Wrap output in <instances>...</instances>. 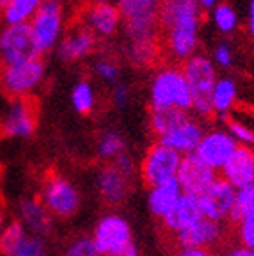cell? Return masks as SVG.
I'll return each instance as SVG.
<instances>
[{
	"label": "cell",
	"mask_w": 254,
	"mask_h": 256,
	"mask_svg": "<svg viewBox=\"0 0 254 256\" xmlns=\"http://www.w3.org/2000/svg\"><path fill=\"white\" fill-rule=\"evenodd\" d=\"M94 246L104 256H137L130 228L120 217H105L100 220L94 233Z\"/></svg>",
	"instance_id": "cell-7"
},
{
	"label": "cell",
	"mask_w": 254,
	"mask_h": 256,
	"mask_svg": "<svg viewBox=\"0 0 254 256\" xmlns=\"http://www.w3.org/2000/svg\"><path fill=\"white\" fill-rule=\"evenodd\" d=\"M201 9L198 0H162L160 4L158 28L162 52L176 62H185L194 57Z\"/></svg>",
	"instance_id": "cell-1"
},
{
	"label": "cell",
	"mask_w": 254,
	"mask_h": 256,
	"mask_svg": "<svg viewBox=\"0 0 254 256\" xmlns=\"http://www.w3.org/2000/svg\"><path fill=\"white\" fill-rule=\"evenodd\" d=\"M155 108H192V98L182 68L166 66L160 70L151 84V110Z\"/></svg>",
	"instance_id": "cell-3"
},
{
	"label": "cell",
	"mask_w": 254,
	"mask_h": 256,
	"mask_svg": "<svg viewBox=\"0 0 254 256\" xmlns=\"http://www.w3.org/2000/svg\"><path fill=\"white\" fill-rule=\"evenodd\" d=\"M98 182L100 192L108 204H120L123 198L126 196V176L118 171L116 166H107L105 169H102Z\"/></svg>",
	"instance_id": "cell-21"
},
{
	"label": "cell",
	"mask_w": 254,
	"mask_h": 256,
	"mask_svg": "<svg viewBox=\"0 0 254 256\" xmlns=\"http://www.w3.org/2000/svg\"><path fill=\"white\" fill-rule=\"evenodd\" d=\"M199 4H201V8L204 9H212L215 6V0H198Z\"/></svg>",
	"instance_id": "cell-44"
},
{
	"label": "cell",
	"mask_w": 254,
	"mask_h": 256,
	"mask_svg": "<svg viewBox=\"0 0 254 256\" xmlns=\"http://www.w3.org/2000/svg\"><path fill=\"white\" fill-rule=\"evenodd\" d=\"M92 2H105V0H92Z\"/></svg>",
	"instance_id": "cell-47"
},
{
	"label": "cell",
	"mask_w": 254,
	"mask_h": 256,
	"mask_svg": "<svg viewBox=\"0 0 254 256\" xmlns=\"http://www.w3.org/2000/svg\"><path fill=\"white\" fill-rule=\"evenodd\" d=\"M180 190H182V187H180V184H178V178L153 188V192H151V196H150L151 212L164 219V217L176 206V203H178L180 198H182V192Z\"/></svg>",
	"instance_id": "cell-22"
},
{
	"label": "cell",
	"mask_w": 254,
	"mask_h": 256,
	"mask_svg": "<svg viewBox=\"0 0 254 256\" xmlns=\"http://www.w3.org/2000/svg\"><path fill=\"white\" fill-rule=\"evenodd\" d=\"M25 242L24 238V228H22L20 222H12L8 230H6L2 235H0V251L4 254L11 256L14 254L20 246Z\"/></svg>",
	"instance_id": "cell-29"
},
{
	"label": "cell",
	"mask_w": 254,
	"mask_h": 256,
	"mask_svg": "<svg viewBox=\"0 0 254 256\" xmlns=\"http://www.w3.org/2000/svg\"><path fill=\"white\" fill-rule=\"evenodd\" d=\"M230 256H254V251H250V249H236V251H233Z\"/></svg>",
	"instance_id": "cell-43"
},
{
	"label": "cell",
	"mask_w": 254,
	"mask_h": 256,
	"mask_svg": "<svg viewBox=\"0 0 254 256\" xmlns=\"http://www.w3.org/2000/svg\"><path fill=\"white\" fill-rule=\"evenodd\" d=\"M188 118L187 112L180 108H155L151 110V130L156 137H162Z\"/></svg>",
	"instance_id": "cell-24"
},
{
	"label": "cell",
	"mask_w": 254,
	"mask_h": 256,
	"mask_svg": "<svg viewBox=\"0 0 254 256\" xmlns=\"http://www.w3.org/2000/svg\"><path fill=\"white\" fill-rule=\"evenodd\" d=\"M0 226H2V214H0Z\"/></svg>",
	"instance_id": "cell-46"
},
{
	"label": "cell",
	"mask_w": 254,
	"mask_h": 256,
	"mask_svg": "<svg viewBox=\"0 0 254 256\" xmlns=\"http://www.w3.org/2000/svg\"><path fill=\"white\" fill-rule=\"evenodd\" d=\"M176 178L185 194L199 196L215 180V169L204 164L196 153H188L182 158Z\"/></svg>",
	"instance_id": "cell-11"
},
{
	"label": "cell",
	"mask_w": 254,
	"mask_h": 256,
	"mask_svg": "<svg viewBox=\"0 0 254 256\" xmlns=\"http://www.w3.org/2000/svg\"><path fill=\"white\" fill-rule=\"evenodd\" d=\"M224 180L231 187L244 188L254 184V152L247 146H236L222 168Z\"/></svg>",
	"instance_id": "cell-16"
},
{
	"label": "cell",
	"mask_w": 254,
	"mask_h": 256,
	"mask_svg": "<svg viewBox=\"0 0 254 256\" xmlns=\"http://www.w3.org/2000/svg\"><path fill=\"white\" fill-rule=\"evenodd\" d=\"M228 124H230V130L233 134V139H238L242 142H254L252 126H249V124L240 120H233V118H228Z\"/></svg>",
	"instance_id": "cell-33"
},
{
	"label": "cell",
	"mask_w": 254,
	"mask_h": 256,
	"mask_svg": "<svg viewBox=\"0 0 254 256\" xmlns=\"http://www.w3.org/2000/svg\"><path fill=\"white\" fill-rule=\"evenodd\" d=\"M114 166L118 168V171L123 172L126 178L132 174V160L128 158V155H123V153H121L120 156H116V164Z\"/></svg>",
	"instance_id": "cell-39"
},
{
	"label": "cell",
	"mask_w": 254,
	"mask_h": 256,
	"mask_svg": "<svg viewBox=\"0 0 254 256\" xmlns=\"http://www.w3.org/2000/svg\"><path fill=\"white\" fill-rule=\"evenodd\" d=\"M44 206L59 217H70L78 210V194L72 184H68L59 174H50L44 182L43 190Z\"/></svg>",
	"instance_id": "cell-10"
},
{
	"label": "cell",
	"mask_w": 254,
	"mask_h": 256,
	"mask_svg": "<svg viewBox=\"0 0 254 256\" xmlns=\"http://www.w3.org/2000/svg\"><path fill=\"white\" fill-rule=\"evenodd\" d=\"M234 150H236V140L233 139V136H228L224 132H212L202 137L194 153L204 164L215 169L224 168Z\"/></svg>",
	"instance_id": "cell-15"
},
{
	"label": "cell",
	"mask_w": 254,
	"mask_h": 256,
	"mask_svg": "<svg viewBox=\"0 0 254 256\" xmlns=\"http://www.w3.org/2000/svg\"><path fill=\"white\" fill-rule=\"evenodd\" d=\"M62 25L64 18L60 2L59 0H44L36 14L32 16V20L28 22V27H30L40 54L48 52L56 46L60 38V32H62Z\"/></svg>",
	"instance_id": "cell-6"
},
{
	"label": "cell",
	"mask_w": 254,
	"mask_h": 256,
	"mask_svg": "<svg viewBox=\"0 0 254 256\" xmlns=\"http://www.w3.org/2000/svg\"><path fill=\"white\" fill-rule=\"evenodd\" d=\"M250 210H254V184L240 188V192L234 196V203L230 216L234 222H240Z\"/></svg>",
	"instance_id": "cell-28"
},
{
	"label": "cell",
	"mask_w": 254,
	"mask_h": 256,
	"mask_svg": "<svg viewBox=\"0 0 254 256\" xmlns=\"http://www.w3.org/2000/svg\"><path fill=\"white\" fill-rule=\"evenodd\" d=\"M94 68H96V73H98L104 80H108V82L116 80L118 78V75H120V68H118L112 60H107V59L98 60Z\"/></svg>",
	"instance_id": "cell-36"
},
{
	"label": "cell",
	"mask_w": 254,
	"mask_h": 256,
	"mask_svg": "<svg viewBox=\"0 0 254 256\" xmlns=\"http://www.w3.org/2000/svg\"><path fill=\"white\" fill-rule=\"evenodd\" d=\"M68 256H98V249H96L94 242L89 238H78L75 244L70 248Z\"/></svg>",
	"instance_id": "cell-35"
},
{
	"label": "cell",
	"mask_w": 254,
	"mask_h": 256,
	"mask_svg": "<svg viewBox=\"0 0 254 256\" xmlns=\"http://www.w3.org/2000/svg\"><path fill=\"white\" fill-rule=\"evenodd\" d=\"M234 190L224 178H215L206 190L199 194V204H201L204 219L218 220L231 212L234 203Z\"/></svg>",
	"instance_id": "cell-13"
},
{
	"label": "cell",
	"mask_w": 254,
	"mask_h": 256,
	"mask_svg": "<svg viewBox=\"0 0 254 256\" xmlns=\"http://www.w3.org/2000/svg\"><path fill=\"white\" fill-rule=\"evenodd\" d=\"M249 32L250 36L254 38V0H250L249 6Z\"/></svg>",
	"instance_id": "cell-42"
},
{
	"label": "cell",
	"mask_w": 254,
	"mask_h": 256,
	"mask_svg": "<svg viewBox=\"0 0 254 256\" xmlns=\"http://www.w3.org/2000/svg\"><path fill=\"white\" fill-rule=\"evenodd\" d=\"M43 2L44 0H9V4L2 11L4 20L8 22V25L28 24Z\"/></svg>",
	"instance_id": "cell-25"
},
{
	"label": "cell",
	"mask_w": 254,
	"mask_h": 256,
	"mask_svg": "<svg viewBox=\"0 0 254 256\" xmlns=\"http://www.w3.org/2000/svg\"><path fill=\"white\" fill-rule=\"evenodd\" d=\"M202 128L198 121H194L192 118L185 120L183 123H180L178 126H174L171 132H167L166 136L158 137V142L167 146V148L174 150L180 155L185 153H194L198 150L199 142L202 140Z\"/></svg>",
	"instance_id": "cell-17"
},
{
	"label": "cell",
	"mask_w": 254,
	"mask_h": 256,
	"mask_svg": "<svg viewBox=\"0 0 254 256\" xmlns=\"http://www.w3.org/2000/svg\"><path fill=\"white\" fill-rule=\"evenodd\" d=\"M38 124V105L30 96L14 98L8 116L2 123V130L6 136L27 137L36 130Z\"/></svg>",
	"instance_id": "cell-12"
},
{
	"label": "cell",
	"mask_w": 254,
	"mask_h": 256,
	"mask_svg": "<svg viewBox=\"0 0 254 256\" xmlns=\"http://www.w3.org/2000/svg\"><path fill=\"white\" fill-rule=\"evenodd\" d=\"M94 46V34L84 25H80V27H75L72 32H68L66 36L62 38V41L59 44V56L62 60L75 62V60L86 59L88 56H91Z\"/></svg>",
	"instance_id": "cell-20"
},
{
	"label": "cell",
	"mask_w": 254,
	"mask_h": 256,
	"mask_svg": "<svg viewBox=\"0 0 254 256\" xmlns=\"http://www.w3.org/2000/svg\"><path fill=\"white\" fill-rule=\"evenodd\" d=\"M162 54L160 36L142 38V40H130L128 57L135 66H153Z\"/></svg>",
	"instance_id": "cell-23"
},
{
	"label": "cell",
	"mask_w": 254,
	"mask_h": 256,
	"mask_svg": "<svg viewBox=\"0 0 254 256\" xmlns=\"http://www.w3.org/2000/svg\"><path fill=\"white\" fill-rule=\"evenodd\" d=\"M214 57H215V60H217V64H220L224 68H228V66L233 62V54H231V48L228 46V44H218V46L215 48Z\"/></svg>",
	"instance_id": "cell-38"
},
{
	"label": "cell",
	"mask_w": 254,
	"mask_h": 256,
	"mask_svg": "<svg viewBox=\"0 0 254 256\" xmlns=\"http://www.w3.org/2000/svg\"><path fill=\"white\" fill-rule=\"evenodd\" d=\"M123 139L118 134L110 132L100 140V153H102V156H120L123 152Z\"/></svg>",
	"instance_id": "cell-32"
},
{
	"label": "cell",
	"mask_w": 254,
	"mask_h": 256,
	"mask_svg": "<svg viewBox=\"0 0 254 256\" xmlns=\"http://www.w3.org/2000/svg\"><path fill=\"white\" fill-rule=\"evenodd\" d=\"M201 219H204V216H202L201 204H199V198L192 196V194H183L176 206L164 217V226L167 232L178 233Z\"/></svg>",
	"instance_id": "cell-18"
},
{
	"label": "cell",
	"mask_w": 254,
	"mask_h": 256,
	"mask_svg": "<svg viewBox=\"0 0 254 256\" xmlns=\"http://www.w3.org/2000/svg\"><path fill=\"white\" fill-rule=\"evenodd\" d=\"M182 72L188 86V91H190L192 107L196 108L199 116H212L214 114L212 94L217 84V75H215L212 60L202 56H194L183 62Z\"/></svg>",
	"instance_id": "cell-2"
},
{
	"label": "cell",
	"mask_w": 254,
	"mask_h": 256,
	"mask_svg": "<svg viewBox=\"0 0 254 256\" xmlns=\"http://www.w3.org/2000/svg\"><path fill=\"white\" fill-rule=\"evenodd\" d=\"M236 102V84L231 78H218L212 94V107L218 114H226Z\"/></svg>",
	"instance_id": "cell-26"
},
{
	"label": "cell",
	"mask_w": 254,
	"mask_h": 256,
	"mask_svg": "<svg viewBox=\"0 0 254 256\" xmlns=\"http://www.w3.org/2000/svg\"><path fill=\"white\" fill-rule=\"evenodd\" d=\"M176 256H214L208 248H192V249H180Z\"/></svg>",
	"instance_id": "cell-40"
},
{
	"label": "cell",
	"mask_w": 254,
	"mask_h": 256,
	"mask_svg": "<svg viewBox=\"0 0 254 256\" xmlns=\"http://www.w3.org/2000/svg\"><path fill=\"white\" fill-rule=\"evenodd\" d=\"M162 0H118V9L126 24L130 40L160 36L158 9Z\"/></svg>",
	"instance_id": "cell-4"
},
{
	"label": "cell",
	"mask_w": 254,
	"mask_h": 256,
	"mask_svg": "<svg viewBox=\"0 0 254 256\" xmlns=\"http://www.w3.org/2000/svg\"><path fill=\"white\" fill-rule=\"evenodd\" d=\"M182 164V155L174 150L167 148L164 144L156 142L148 150L146 156L140 166L142 182L148 187H158L167 182L174 180L178 176V169Z\"/></svg>",
	"instance_id": "cell-5"
},
{
	"label": "cell",
	"mask_w": 254,
	"mask_h": 256,
	"mask_svg": "<svg viewBox=\"0 0 254 256\" xmlns=\"http://www.w3.org/2000/svg\"><path fill=\"white\" fill-rule=\"evenodd\" d=\"M24 216L27 222L32 226V230H36L40 233L50 232V219L46 216V210L41 206L40 201H28L24 203Z\"/></svg>",
	"instance_id": "cell-27"
},
{
	"label": "cell",
	"mask_w": 254,
	"mask_h": 256,
	"mask_svg": "<svg viewBox=\"0 0 254 256\" xmlns=\"http://www.w3.org/2000/svg\"><path fill=\"white\" fill-rule=\"evenodd\" d=\"M126 98H128V89L124 86H118L114 89V102L118 105H123L126 102Z\"/></svg>",
	"instance_id": "cell-41"
},
{
	"label": "cell",
	"mask_w": 254,
	"mask_h": 256,
	"mask_svg": "<svg viewBox=\"0 0 254 256\" xmlns=\"http://www.w3.org/2000/svg\"><path fill=\"white\" fill-rule=\"evenodd\" d=\"M121 20L123 18L118 6L108 2H92L84 9V27L89 28L94 36H112L120 27Z\"/></svg>",
	"instance_id": "cell-14"
},
{
	"label": "cell",
	"mask_w": 254,
	"mask_h": 256,
	"mask_svg": "<svg viewBox=\"0 0 254 256\" xmlns=\"http://www.w3.org/2000/svg\"><path fill=\"white\" fill-rule=\"evenodd\" d=\"M72 102L73 107L80 112V114H89L92 110V105H94V92L92 88L89 86V82L82 80L75 86L72 92Z\"/></svg>",
	"instance_id": "cell-30"
},
{
	"label": "cell",
	"mask_w": 254,
	"mask_h": 256,
	"mask_svg": "<svg viewBox=\"0 0 254 256\" xmlns=\"http://www.w3.org/2000/svg\"><path fill=\"white\" fill-rule=\"evenodd\" d=\"M44 76V64L41 59L25 60L20 64H11L6 66L2 75H0V84L8 94L14 98H24L28 96Z\"/></svg>",
	"instance_id": "cell-9"
},
{
	"label": "cell",
	"mask_w": 254,
	"mask_h": 256,
	"mask_svg": "<svg viewBox=\"0 0 254 256\" xmlns=\"http://www.w3.org/2000/svg\"><path fill=\"white\" fill-rule=\"evenodd\" d=\"M214 22L220 32H233L236 28V12L228 4H218L214 9Z\"/></svg>",
	"instance_id": "cell-31"
},
{
	"label": "cell",
	"mask_w": 254,
	"mask_h": 256,
	"mask_svg": "<svg viewBox=\"0 0 254 256\" xmlns=\"http://www.w3.org/2000/svg\"><path fill=\"white\" fill-rule=\"evenodd\" d=\"M40 56L41 54L36 46L28 24L8 25L0 32V57L6 66L40 59Z\"/></svg>",
	"instance_id": "cell-8"
},
{
	"label": "cell",
	"mask_w": 254,
	"mask_h": 256,
	"mask_svg": "<svg viewBox=\"0 0 254 256\" xmlns=\"http://www.w3.org/2000/svg\"><path fill=\"white\" fill-rule=\"evenodd\" d=\"M240 238L247 249L254 251V210H250L242 220H240Z\"/></svg>",
	"instance_id": "cell-34"
},
{
	"label": "cell",
	"mask_w": 254,
	"mask_h": 256,
	"mask_svg": "<svg viewBox=\"0 0 254 256\" xmlns=\"http://www.w3.org/2000/svg\"><path fill=\"white\" fill-rule=\"evenodd\" d=\"M43 252L44 248L40 240L30 238V240H25L24 244L20 246V249L11 256H43Z\"/></svg>",
	"instance_id": "cell-37"
},
{
	"label": "cell",
	"mask_w": 254,
	"mask_h": 256,
	"mask_svg": "<svg viewBox=\"0 0 254 256\" xmlns=\"http://www.w3.org/2000/svg\"><path fill=\"white\" fill-rule=\"evenodd\" d=\"M220 238V226L215 220L201 219L188 228L176 233V246L180 249L208 248L210 244Z\"/></svg>",
	"instance_id": "cell-19"
},
{
	"label": "cell",
	"mask_w": 254,
	"mask_h": 256,
	"mask_svg": "<svg viewBox=\"0 0 254 256\" xmlns=\"http://www.w3.org/2000/svg\"><path fill=\"white\" fill-rule=\"evenodd\" d=\"M8 4H9V0H0V11H4Z\"/></svg>",
	"instance_id": "cell-45"
}]
</instances>
